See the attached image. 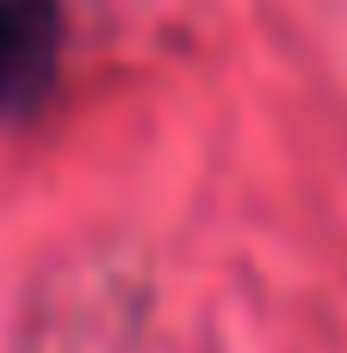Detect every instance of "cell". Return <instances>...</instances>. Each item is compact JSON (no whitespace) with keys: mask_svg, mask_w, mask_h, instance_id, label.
<instances>
[{"mask_svg":"<svg viewBox=\"0 0 347 353\" xmlns=\"http://www.w3.org/2000/svg\"><path fill=\"white\" fill-rule=\"evenodd\" d=\"M62 68V0H0V124L43 105Z\"/></svg>","mask_w":347,"mask_h":353,"instance_id":"obj_1","label":"cell"}]
</instances>
